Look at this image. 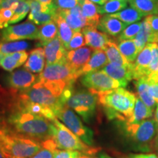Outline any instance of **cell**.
Returning a JSON list of instances; mask_svg holds the SVG:
<instances>
[{
	"label": "cell",
	"mask_w": 158,
	"mask_h": 158,
	"mask_svg": "<svg viewBox=\"0 0 158 158\" xmlns=\"http://www.w3.org/2000/svg\"><path fill=\"white\" fill-rule=\"evenodd\" d=\"M72 86L73 84L65 82L37 81L31 87L17 92L23 100L48 107L54 113L66 105L67 100L73 93Z\"/></svg>",
	"instance_id": "cell-1"
},
{
	"label": "cell",
	"mask_w": 158,
	"mask_h": 158,
	"mask_svg": "<svg viewBox=\"0 0 158 158\" xmlns=\"http://www.w3.org/2000/svg\"><path fill=\"white\" fill-rule=\"evenodd\" d=\"M4 127L7 131L40 142L52 138V123L48 118L29 112L12 110Z\"/></svg>",
	"instance_id": "cell-2"
},
{
	"label": "cell",
	"mask_w": 158,
	"mask_h": 158,
	"mask_svg": "<svg viewBox=\"0 0 158 158\" xmlns=\"http://www.w3.org/2000/svg\"><path fill=\"white\" fill-rule=\"evenodd\" d=\"M98 102L104 108L110 119L127 122L133 114L137 96L124 88L97 93Z\"/></svg>",
	"instance_id": "cell-3"
},
{
	"label": "cell",
	"mask_w": 158,
	"mask_h": 158,
	"mask_svg": "<svg viewBox=\"0 0 158 158\" xmlns=\"http://www.w3.org/2000/svg\"><path fill=\"white\" fill-rule=\"evenodd\" d=\"M0 142V150L5 158L31 157L41 147V142L9 131Z\"/></svg>",
	"instance_id": "cell-4"
},
{
	"label": "cell",
	"mask_w": 158,
	"mask_h": 158,
	"mask_svg": "<svg viewBox=\"0 0 158 158\" xmlns=\"http://www.w3.org/2000/svg\"><path fill=\"white\" fill-rule=\"evenodd\" d=\"M51 123L52 138L54 140L58 149L78 151L86 155H92L98 153V148L91 147L85 143L57 118L51 121Z\"/></svg>",
	"instance_id": "cell-5"
},
{
	"label": "cell",
	"mask_w": 158,
	"mask_h": 158,
	"mask_svg": "<svg viewBox=\"0 0 158 158\" xmlns=\"http://www.w3.org/2000/svg\"><path fill=\"white\" fill-rule=\"evenodd\" d=\"M98 98L96 94L90 91L80 90L72 94L66 105L75 112H76L82 119L89 122L95 114Z\"/></svg>",
	"instance_id": "cell-6"
},
{
	"label": "cell",
	"mask_w": 158,
	"mask_h": 158,
	"mask_svg": "<svg viewBox=\"0 0 158 158\" xmlns=\"http://www.w3.org/2000/svg\"><path fill=\"white\" fill-rule=\"evenodd\" d=\"M55 116L85 143L91 147L94 145L93 131L82 123L80 118L67 105L54 112Z\"/></svg>",
	"instance_id": "cell-7"
},
{
	"label": "cell",
	"mask_w": 158,
	"mask_h": 158,
	"mask_svg": "<svg viewBox=\"0 0 158 158\" xmlns=\"http://www.w3.org/2000/svg\"><path fill=\"white\" fill-rule=\"evenodd\" d=\"M126 133L132 141L140 147L148 150L149 145L155 139L158 131V126L155 119H146L138 124L126 123L124 125Z\"/></svg>",
	"instance_id": "cell-8"
},
{
	"label": "cell",
	"mask_w": 158,
	"mask_h": 158,
	"mask_svg": "<svg viewBox=\"0 0 158 158\" xmlns=\"http://www.w3.org/2000/svg\"><path fill=\"white\" fill-rule=\"evenodd\" d=\"M80 76L79 71L73 68L65 60L45 65L44 70L38 76V81L65 82L74 84Z\"/></svg>",
	"instance_id": "cell-9"
},
{
	"label": "cell",
	"mask_w": 158,
	"mask_h": 158,
	"mask_svg": "<svg viewBox=\"0 0 158 158\" xmlns=\"http://www.w3.org/2000/svg\"><path fill=\"white\" fill-rule=\"evenodd\" d=\"M82 76L81 84L94 94L122 87L118 81L111 78L102 70L88 73Z\"/></svg>",
	"instance_id": "cell-10"
},
{
	"label": "cell",
	"mask_w": 158,
	"mask_h": 158,
	"mask_svg": "<svg viewBox=\"0 0 158 158\" xmlns=\"http://www.w3.org/2000/svg\"><path fill=\"white\" fill-rule=\"evenodd\" d=\"M38 28L33 22L26 21L23 23L9 26L2 31L1 39L3 42L21 40H37Z\"/></svg>",
	"instance_id": "cell-11"
},
{
	"label": "cell",
	"mask_w": 158,
	"mask_h": 158,
	"mask_svg": "<svg viewBox=\"0 0 158 158\" xmlns=\"http://www.w3.org/2000/svg\"><path fill=\"white\" fill-rule=\"evenodd\" d=\"M37 81L38 77L23 68L13 71L7 77V81L11 89L23 91L31 87Z\"/></svg>",
	"instance_id": "cell-12"
},
{
	"label": "cell",
	"mask_w": 158,
	"mask_h": 158,
	"mask_svg": "<svg viewBox=\"0 0 158 158\" xmlns=\"http://www.w3.org/2000/svg\"><path fill=\"white\" fill-rule=\"evenodd\" d=\"M154 45L155 43H147L133 64V76L135 80L147 76L149 66L152 57Z\"/></svg>",
	"instance_id": "cell-13"
},
{
	"label": "cell",
	"mask_w": 158,
	"mask_h": 158,
	"mask_svg": "<svg viewBox=\"0 0 158 158\" xmlns=\"http://www.w3.org/2000/svg\"><path fill=\"white\" fill-rule=\"evenodd\" d=\"M57 13L65 20L71 29L75 31H81L84 27H88V21L82 13L81 5H76L73 8L59 10Z\"/></svg>",
	"instance_id": "cell-14"
},
{
	"label": "cell",
	"mask_w": 158,
	"mask_h": 158,
	"mask_svg": "<svg viewBox=\"0 0 158 158\" xmlns=\"http://www.w3.org/2000/svg\"><path fill=\"white\" fill-rule=\"evenodd\" d=\"M46 64H55L66 60L67 50L57 36L44 45Z\"/></svg>",
	"instance_id": "cell-15"
},
{
	"label": "cell",
	"mask_w": 158,
	"mask_h": 158,
	"mask_svg": "<svg viewBox=\"0 0 158 158\" xmlns=\"http://www.w3.org/2000/svg\"><path fill=\"white\" fill-rule=\"evenodd\" d=\"M86 45H89L93 50L101 49L104 50L106 45L111 40L106 33L99 31L97 27H86L82 29Z\"/></svg>",
	"instance_id": "cell-16"
},
{
	"label": "cell",
	"mask_w": 158,
	"mask_h": 158,
	"mask_svg": "<svg viewBox=\"0 0 158 158\" xmlns=\"http://www.w3.org/2000/svg\"><path fill=\"white\" fill-rule=\"evenodd\" d=\"M102 70L111 78L118 81L122 88L126 87L128 83L133 79V65L131 67H123L108 63L102 68Z\"/></svg>",
	"instance_id": "cell-17"
},
{
	"label": "cell",
	"mask_w": 158,
	"mask_h": 158,
	"mask_svg": "<svg viewBox=\"0 0 158 158\" xmlns=\"http://www.w3.org/2000/svg\"><path fill=\"white\" fill-rule=\"evenodd\" d=\"M92 48L84 46L72 51H67L66 60L75 70L80 71L83 67L89 60Z\"/></svg>",
	"instance_id": "cell-18"
},
{
	"label": "cell",
	"mask_w": 158,
	"mask_h": 158,
	"mask_svg": "<svg viewBox=\"0 0 158 158\" xmlns=\"http://www.w3.org/2000/svg\"><path fill=\"white\" fill-rule=\"evenodd\" d=\"M127 27V24L122 22L117 19L106 15L100 19L98 25V29L106 35L112 37L118 36L124 29Z\"/></svg>",
	"instance_id": "cell-19"
},
{
	"label": "cell",
	"mask_w": 158,
	"mask_h": 158,
	"mask_svg": "<svg viewBox=\"0 0 158 158\" xmlns=\"http://www.w3.org/2000/svg\"><path fill=\"white\" fill-rule=\"evenodd\" d=\"M29 54L26 51H18L12 54L0 55V67L6 71L11 72L15 68L25 64Z\"/></svg>",
	"instance_id": "cell-20"
},
{
	"label": "cell",
	"mask_w": 158,
	"mask_h": 158,
	"mask_svg": "<svg viewBox=\"0 0 158 158\" xmlns=\"http://www.w3.org/2000/svg\"><path fill=\"white\" fill-rule=\"evenodd\" d=\"M45 63L44 48H37L31 51L23 67L31 73H40L44 70Z\"/></svg>",
	"instance_id": "cell-21"
},
{
	"label": "cell",
	"mask_w": 158,
	"mask_h": 158,
	"mask_svg": "<svg viewBox=\"0 0 158 158\" xmlns=\"http://www.w3.org/2000/svg\"><path fill=\"white\" fill-rule=\"evenodd\" d=\"M108 63V57L103 50H94L89 62L81 69L79 73L82 76L88 73L99 70L103 68Z\"/></svg>",
	"instance_id": "cell-22"
},
{
	"label": "cell",
	"mask_w": 158,
	"mask_h": 158,
	"mask_svg": "<svg viewBox=\"0 0 158 158\" xmlns=\"http://www.w3.org/2000/svg\"><path fill=\"white\" fill-rule=\"evenodd\" d=\"M79 5L81 7L83 15L87 20L88 27L98 28L101 17L98 12V6L89 0H79Z\"/></svg>",
	"instance_id": "cell-23"
},
{
	"label": "cell",
	"mask_w": 158,
	"mask_h": 158,
	"mask_svg": "<svg viewBox=\"0 0 158 158\" xmlns=\"http://www.w3.org/2000/svg\"><path fill=\"white\" fill-rule=\"evenodd\" d=\"M152 114L153 110L148 107L147 105L140 99L139 97L137 96L132 116L125 122L129 124L141 123V122L144 121L147 118L151 117L152 116Z\"/></svg>",
	"instance_id": "cell-24"
},
{
	"label": "cell",
	"mask_w": 158,
	"mask_h": 158,
	"mask_svg": "<svg viewBox=\"0 0 158 158\" xmlns=\"http://www.w3.org/2000/svg\"><path fill=\"white\" fill-rule=\"evenodd\" d=\"M103 51L108 57V63L123 67H131L133 65V63H130L121 54L118 45L114 41H109Z\"/></svg>",
	"instance_id": "cell-25"
},
{
	"label": "cell",
	"mask_w": 158,
	"mask_h": 158,
	"mask_svg": "<svg viewBox=\"0 0 158 158\" xmlns=\"http://www.w3.org/2000/svg\"><path fill=\"white\" fill-rule=\"evenodd\" d=\"M130 7L137 10L144 16L158 14V0H129Z\"/></svg>",
	"instance_id": "cell-26"
},
{
	"label": "cell",
	"mask_w": 158,
	"mask_h": 158,
	"mask_svg": "<svg viewBox=\"0 0 158 158\" xmlns=\"http://www.w3.org/2000/svg\"><path fill=\"white\" fill-rule=\"evenodd\" d=\"M154 37H155V34L152 31L149 25L145 20H143L141 22L140 31H138L137 35L134 37L133 40L139 51H141L147 43H154Z\"/></svg>",
	"instance_id": "cell-27"
},
{
	"label": "cell",
	"mask_w": 158,
	"mask_h": 158,
	"mask_svg": "<svg viewBox=\"0 0 158 158\" xmlns=\"http://www.w3.org/2000/svg\"><path fill=\"white\" fill-rule=\"evenodd\" d=\"M135 81V85L136 89H137L138 97L148 107L153 110L157 102H155L152 97L150 95L149 92V82H148L147 77H144V78H141Z\"/></svg>",
	"instance_id": "cell-28"
},
{
	"label": "cell",
	"mask_w": 158,
	"mask_h": 158,
	"mask_svg": "<svg viewBox=\"0 0 158 158\" xmlns=\"http://www.w3.org/2000/svg\"><path fill=\"white\" fill-rule=\"evenodd\" d=\"M58 36V27L55 21L45 23L38 29L37 40L41 45H44Z\"/></svg>",
	"instance_id": "cell-29"
},
{
	"label": "cell",
	"mask_w": 158,
	"mask_h": 158,
	"mask_svg": "<svg viewBox=\"0 0 158 158\" xmlns=\"http://www.w3.org/2000/svg\"><path fill=\"white\" fill-rule=\"evenodd\" d=\"M118 48L121 54L125 57V59L130 63L135 62L138 55L141 52L138 47L136 46L133 39L119 41L118 44Z\"/></svg>",
	"instance_id": "cell-30"
},
{
	"label": "cell",
	"mask_w": 158,
	"mask_h": 158,
	"mask_svg": "<svg viewBox=\"0 0 158 158\" xmlns=\"http://www.w3.org/2000/svg\"><path fill=\"white\" fill-rule=\"evenodd\" d=\"M58 27V37L62 41L63 45H64L65 48L68 46L70 41L72 39L73 35V30L71 29V27L68 24V23L65 21V20L57 13V15L54 20Z\"/></svg>",
	"instance_id": "cell-31"
},
{
	"label": "cell",
	"mask_w": 158,
	"mask_h": 158,
	"mask_svg": "<svg viewBox=\"0 0 158 158\" xmlns=\"http://www.w3.org/2000/svg\"><path fill=\"white\" fill-rule=\"evenodd\" d=\"M109 15L118 19L127 25L138 22L144 16L141 13L131 7L122 10V11L117 12V13H113V14H110Z\"/></svg>",
	"instance_id": "cell-32"
},
{
	"label": "cell",
	"mask_w": 158,
	"mask_h": 158,
	"mask_svg": "<svg viewBox=\"0 0 158 158\" xmlns=\"http://www.w3.org/2000/svg\"><path fill=\"white\" fill-rule=\"evenodd\" d=\"M58 149L54 140L52 138L41 141V147L39 151L30 158H54L55 152Z\"/></svg>",
	"instance_id": "cell-33"
},
{
	"label": "cell",
	"mask_w": 158,
	"mask_h": 158,
	"mask_svg": "<svg viewBox=\"0 0 158 158\" xmlns=\"http://www.w3.org/2000/svg\"><path fill=\"white\" fill-rule=\"evenodd\" d=\"M127 6V2L121 0H108L103 5L98 6L100 14H113L122 10Z\"/></svg>",
	"instance_id": "cell-34"
},
{
	"label": "cell",
	"mask_w": 158,
	"mask_h": 158,
	"mask_svg": "<svg viewBox=\"0 0 158 158\" xmlns=\"http://www.w3.org/2000/svg\"><path fill=\"white\" fill-rule=\"evenodd\" d=\"M29 43L26 41H11L0 43V55H5L25 51L29 48Z\"/></svg>",
	"instance_id": "cell-35"
},
{
	"label": "cell",
	"mask_w": 158,
	"mask_h": 158,
	"mask_svg": "<svg viewBox=\"0 0 158 158\" xmlns=\"http://www.w3.org/2000/svg\"><path fill=\"white\" fill-rule=\"evenodd\" d=\"M30 10V3L29 0H21L14 11V15L10 21V24H13L21 21L28 14Z\"/></svg>",
	"instance_id": "cell-36"
},
{
	"label": "cell",
	"mask_w": 158,
	"mask_h": 158,
	"mask_svg": "<svg viewBox=\"0 0 158 158\" xmlns=\"http://www.w3.org/2000/svg\"><path fill=\"white\" fill-rule=\"evenodd\" d=\"M19 2H15L11 7L0 10V30L8 27Z\"/></svg>",
	"instance_id": "cell-37"
},
{
	"label": "cell",
	"mask_w": 158,
	"mask_h": 158,
	"mask_svg": "<svg viewBox=\"0 0 158 158\" xmlns=\"http://www.w3.org/2000/svg\"><path fill=\"white\" fill-rule=\"evenodd\" d=\"M141 27V23L140 22L132 23V24L127 26L121 34L118 35V41L124 40L133 39L137 35L138 31H140Z\"/></svg>",
	"instance_id": "cell-38"
},
{
	"label": "cell",
	"mask_w": 158,
	"mask_h": 158,
	"mask_svg": "<svg viewBox=\"0 0 158 158\" xmlns=\"http://www.w3.org/2000/svg\"><path fill=\"white\" fill-rule=\"evenodd\" d=\"M85 45H86V43H85V39L83 33L81 31H75L72 39L68 46L66 47V50L68 51L75 50V49L81 48Z\"/></svg>",
	"instance_id": "cell-39"
},
{
	"label": "cell",
	"mask_w": 158,
	"mask_h": 158,
	"mask_svg": "<svg viewBox=\"0 0 158 158\" xmlns=\"http://www.w3.org/2000/svg\"><path fill=\"white\" fill-rule=\"evenodd\" d=\"M84 154L78 151L73 150H56L54 158H81Z\"/></svg>",
	"instance_id": "cell-40"
},
{
	"label": "cell",
	"mask_w": 158,
	"mask_h": 158,
	"mask_svg": "<svg viewBox=\"0 0 158 158\" xmlns=\"http://www.w3.org/2000/svg\"><path fill=\"white\" fill-rule=\"evenodd\" d=\"M57 9L59 10L73 8L79 4V0H54Z\"/></svg>",
	"instance_id": "cell-41"
},
{
	"label": "cell",
	"mask_w": 158,
	"mask_h": 158,
	"mask_svg": "<svg viewBox=\"0 0 158 158\" xmlns=\"http://www.w3.org/2000/svg\"><path fill=\"white\" fill-rule=\"evenodd\" d=\"M146 21L149 25L152 31H153L154 34L158 33V15H147L145 18Z\"/></svg>",
	"instance_id": "cell-42"
},
{
	"label": "cell",
	"mask_w": 158,
	"mask_h": 158,
	"mask_svg": "<svg viewBox=\"0 0 158 158\" xmlns=\"http://www.w3.org/2000/svg\"><path fill=\"white\" fill-rule=\"evenodd\" d=\"M148 82H149V92L150 95L152 97L155 102L158 103V81L148 80Z\"/></svg>",
	"instance_id": "cell-43"
},
{
	"label": "cell",
	"mask_w": 158,
	"mask_h": 158,
	"mask_svg": "<svg viewBox=\"0 0 158 158\" xmlns=\"http://www.w3.org/2000/svg\"><path fill=\"white\" fill-rule=\"evenodd\" d=\"M130 158H158L156 155L154 154H140V155H130Z\"/></svg>",
	"instance_id": "cell-44"
},
{
	"label": "cell",
	"mask_w": 158,
	"mask_h": 158,
	"mask_svg": "<svg viewBox=\"0 0 158 158\" xmlns=\"http://www.w3.org/2000/svg\"><path fill=\"white\" fill-rule=\"evenodd\" d=\"M7 133V130L2 125H0V141L5 137L6 134Z\"/></svg>",
	"instance_id": "cell-45"
},
{
	"label": "cell",
	"mask_w": 158,
	"mask_h": 158,
	"mask_svg": "<svg viewBox=\"0 0 158 158\" xmlns=\"http://www.w3.org/2000/svg\"><path fill=\"white\" fill-rule=\"evenodd\" d=\"M151 147H152V148H154V149L156 150L158 149V131H157V135H156L155 139L153 140L152 143Z\"/></svg>",
	"instance_id": "cell-46"
},
{
	"label": "cell",
	"mask_w": 158,
	"mask_h": 158,
	"mask_svg": "<svg viewBox=\"0 0 158 158\" xmlns=\"http://www.w3.org/2000/svg\"><path fill=\"white\" fill-rule=\"evenodd\" d=\"M89 1L92 2L93 3L98 4L99 5H103L105 3H106L108 0H89Z\"/></svg>",
	"instance_id": "cell-47"
},
{
	"label": "cell",
	"mask_w": 158,
	"mask_h": 158,
	"mask_svg": "<svg viewBox=\"0 0 158 158\" xmlns=\"http://www.w3.org/2000/svg\"><path fill=\"white\" fill-rule=\"evenodd\" d=\"M98 158H115V157H111V156L107 155L106 153L100 152L98 155Z\"/></svg>",
	"instance_id": "cell-48"
},
{
	"label": "cell",
	"mask_w": 158,
	"mask_h": 158,
	"mask_svg": "<svg viewBox=\"0 0 158 158\" xmlns=\"http://www.w3.org/2000/svg\"><path fill=\"white\" fill-rule=\"evenodd\" d=\"M37 1L43 4V5H48V4H50L52 2H54V0H37Z\"/></svg>",
	"instance_id": "cell-49"
},
{
	"label": "cell",
	"mask_w": 158,
	"mask_h": 158,
	"mask_svg": "<svg viewBox=\"0 0 158 158\" xmlns=\"http://www.w3.org/2000/svg\"><path fill=\"white\" fill-rule=\"evenodd\" d=\"M155 120L157 122V126H158V106L157 108H156V111H155Z\"/></svg>",
	"instance_id": "cell-50"
},
{
	"label": "cell",
	"mask_w": 158,
	"mask_h": 158,
	"mask_svg": "<svg viewBox=\"0 0 158 158\" xmlns=\"http://www.w3.org/2000/svg\"><path fill=\"white\" fill-rule=\"evenodd\" d=\"M154 43H158V33L155 34V37H154Z\"/></svg>",
	"instance_id": "cell-51"
},
{
	"label": "cell",
	"mask_w": 158,
	"mask_h": 158,
	"mask_svg": "<svg viewBox=\"0 0 158 158\" xmlns=\"http://www.w3.org/2000/svg\"><path fill=\"white\" fill-rule=\"evenodd\" d=\"M0 158H5V157H4L3 154H2V152L1 150H0Z\"/></svg>",
	"instance_id": "cell-52"
},
{
	"label": "cell",
	"mask_w": 158,
	"mask_h": 158,
	"mask_svg": "<svg viewBox=\"0 0 158 158\" xmlns=\"http://www.w3.org/2000/svg\"><path fill=\"white\" fill-rule=\"evenodd\" d=\"M81 158H91V157H88L87 155H83L81 157Z\"/></svg>",
	"instance_id": "cell-53"
},
{
	"label": "cell",
	"mask_w": 158,
	"mask_h": 158,
	"mask_svg": "<svg viewBox=\"0 0 158 158\" xmlns=\"http://www.w3.org/2000/svg\"><path fill=\"white\" fill-rule=\"evenodd\" d=\"M121 1H126V2H128L129 0H121Z\"/></svg>",
	"instance_id": "cell-54"
},
{
	"label": "cell",
	"mask_w": 158,
	"mask_h": 158,
	"mask_svg": "<svg viewBox=\"0 0 158 158\" xmlns=\"http://www.w3.org/2000/svg\"><path fill=\"white\" fill-rule=\"evenodd\" d=\"M157 49H158V44H157Z\"/></svg>",
	"instance_id": "cell-55"
},
{
	"label": "cell",
	"mask_w": 158,
	"mask_h": 158,
	"mask_svg": "<svg viewBox=\"0 0 158 158\" xmlns=\"http://www.w3.org/2000/svg\"><path fill=\"white\" fill-rule=\"evenodd\" d=\"M0 145H1V142H0Z\"/></svg>",
	"instance_id": "cell-56"
},
{
	"label": "cell",
	"mask_w": 158,
	"mask_h": 158,
	"mask_svg": "<svg viewBox=\"0 0 158 158\" xmlns=\"http://www.w3.org/2000/svg\"><path fill=\"white\" fill-rule=\"evenodd\" d=\"M0 125H1V124H0Z\"/></svg>",
	"instance_id": "cell-57"
}]
</instances>
